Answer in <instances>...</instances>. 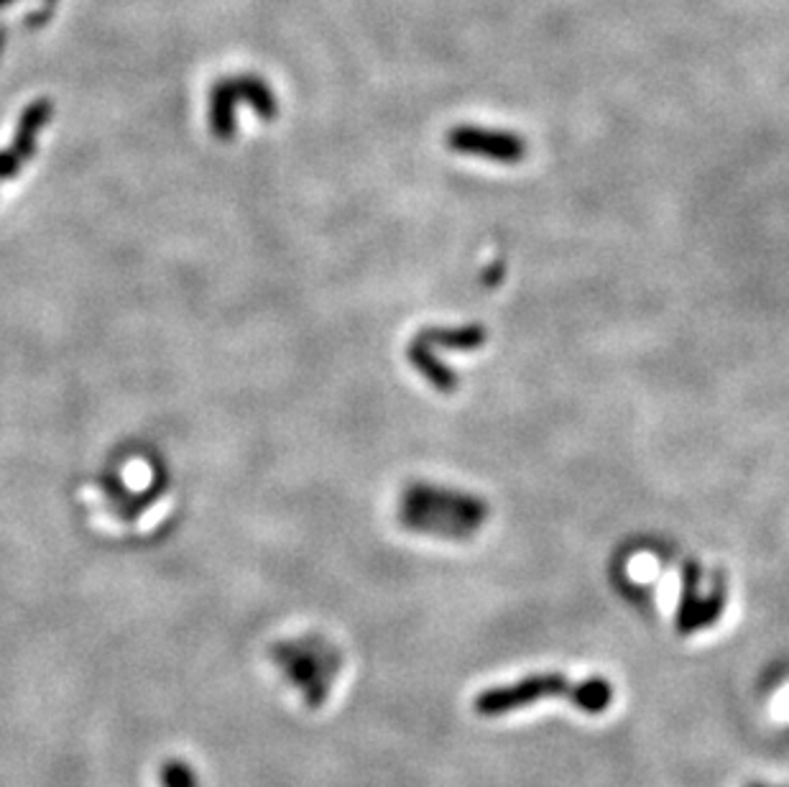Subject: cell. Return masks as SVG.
I'll return each instance as SVG.
<instances>
[{"label": "cell", "instance_id": "cell-2", "mask_svg": "<svg viewBox=\"0 0 789 787\" xmlns=\"http://www.w3.org/2000/svg\"><path fill=\"white\" fill-rule=\"evenodd\" d=\"M570 677H564L560 673H539L521 677V681L511 685H496L488 687V691L478 693L476 701H473V708L480 716H503L511 714V711L534 706V703L544 698H568L572 695Z\"/></svg>", "mask_w": 789, "mask_h": 787}, {"label": "cell", "instance_id": "cell-5", "mask_svg": "<svg viewBox=\"0 0 789 787\" xmlns=\"http://www.w3.org/2000/svg\"><path fill=\"white\" fill-rule=\"evenodd\" d=\"M49 118H52V105L46 101H37L27 107V113L21 115L19 131H15L13 146L8 152H0V179L15 177L21 164L31 159L33 152H37V138Z\"/></svg>", "mask_w": 789, "mask_h": 787}, {"label": "cell", "instance_id": "cell-8", "mask_svg": "<svg viewBox=\"0 0 789 787\" xmlns=\"http://www.w3.org/2000/svg\"><path fill=\"white\" fill-rule=\"evenodd\" d=\"M427 338L432 345L450 348V351H476V348L488 341V333L480 325H463V328H427L419 333Z\"/></svg>", "mask_w": 789, "mask_h": 787}, {"label": "cell", "instance_id": "cell-3", "mask_svg": "<svg viewBox=\"0 0 789 787\" xmlns=\"http://www.w3.org/2000/svg\"><path fill=\"white\" fill-rule=\"evenodd\" d=\"M445 144L455 154L476 156L496 164H519L527 159V141L511 131H496L484 126H453L447 131Z\"/></svg>", "mask_w": 789, "mask_h": 787}, {"label": "cell", "instance_id": "cell-7", "mask_svg": "<svg viewBox=\"0 0 789 787\" xmlns=\"http://www.w3.org/2000/svg\"><path fill=\"white\" fill-rule=\"evenodd\" d=\"M236 103L238 93L232 80L218 82L210 97V126L218 138H230L236 134Z\"/></svg>", "mask_w": 789, "mask_h": 787}, {"label": "cell", "instance_id": "cell-10", "mask_svg": "<svg viewBox=\"0 0 789 787\" xmlns=\"http://www.w3.org/2000/svg\"><path fill=\"white\" fill-rule=\"evenodd\" d=\"M232 85H236L238 101L251 103V107L261 115V118H266V121L277 118V111H279L277 97H273V93H271L269 85H266L263 80H259V77H238V80H232Z\"/></svg>", "mask_w": 789, "mask_h": 787}, {"label": "cell", "instance_id": "cell-12", "mask_svg": "<svg viewBox=\"0 0 789 787\" xmlns=\"http://www.w3.org/2000/svg\"><path fill=\"white\" fill-rule=\"evenodd\" d=\"M751 787H764V785H751Z\"/></svg>", "mask_w": 789, "mask_h": 787}, {"label": "cell", "instance_id": "cell-1", "mask_svg": "<svg viewBox=\"0 0 789 787\" xmlns=\"http://www.w3.org/2000/svg\"><path fill=\"white\" fill-rule=\"evenodd\" d=\"M488 519V504L476 494L432 484H414L398 501V521L419 535L470 540Z\"/></svg>", "mask_w": 789, "mask_h": 787}, {"label": "cell", "instance_id": "cell-9", "mask_svg": "<svg viewBox=\"0 0 789 787\" xmlns=\"http://www.w3.org/2000/svg\"><path fill=\"white\" fill-rule=\"evenodd\" d=\"M570 703L575 708L585 711V714H603L613 703V685L601 675L588 677V681L572 685Z\"/></svg>", "mask_w": 789, "mask_h": 787}, {"label": "cell", "instance_id": "cell-4", "mask_svg": "<svg viewBox=\"0 0 789 787\" xmlns=\"http://www.w3.org/2000/svg\"><path fill=\"white\" fill-rule=\"evenodd\" d=\"M700 568L691 562L685 568L683 576V596H679L677 607V632L679 634H695L705 627H713L720 617V611L726 607L724 588H716L713 593L700 596Z\"/></svg>", "mask_w": 789, "mask_h": 787}, {"label": "cell", "instance_id": "cell-6", "mask_svg": "<svg viewBox=\"0 0 789 787\" xmlns=\"http://www.w3.org/2000/svg\"><path fill=\"white\" fill-rule=\"evenodd\" d=\"M406 359H409L412 366L417 369L419 374L437 389V392L453 394L455 389H458V376H455V371L447 369L443 361H437L435 353H432L419 338H414L409 348H406Z\"/></svg>", "mask_w": 789, "mask_h": 787}, {"label": "cell", "instance_id": "cell-11", "mask_svg": "<svg viewBox=\"0 0 789 787\" xmlns=\"http://www.w3.org/2000/svg\"><path fill=\"white\" fill-rule=\"evenodd\" d=\"M8 3V0H0V6H6Z\"/></svg>", "mask_w": 789, "mask_h": 787}]
</instances>
